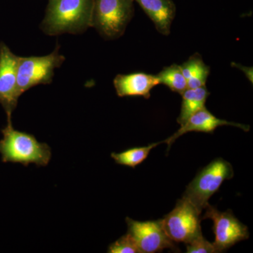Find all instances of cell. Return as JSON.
Returning <instances> with one entry per match:
<instances>
[{
  "label": "cell",
  "mask_w": 253,
  "mask_h": 253,
  "mask_svg": "<svg viewBox=\"0 0 253 253\" xmlns=\"http://www.w3.org/2000/svg\"><path fill=\"white\" fill-rule=\"evenodd\" d=\"M234 174L230 163L222 158H217L198 173L186 187L182 198L202 212L209 204V199L218 191L222 183L231 179Z\"/></svg>",
  "instance_id": "cell-4"
},
{
  "label": "cell",
  "mask_w": 253,
  "mask_h": 253,
  "mask_svg": "<svg viewBox=\"0 0 253 253\" xmlns=\"http://www.w3.org/2000/svg\"><path fill=\"white\" fill-rule=\"evenodd\" d=\"M1 132L0 154L2 162L21 163L26 167L31 163L42 167L49 164L51 157L49 145L39 142L33 134L16 130L11 121H7Z\"/></svg>",
  "instance_id": "cell-2"
},
{
  "label": "cell",
  "mask_w": 253,
  "mask_h": 253,
  "mask_svg": "<svg viewBox=\"0 0 253 253\" xmlns=\"http://www.w3.org/2000/svg\"><path fill=\"white\" fill-rule=\"evenodd\" d=\"M59 45L51 54L42 56H18L17 89L18 96L39 84L52 83L54 71L61 67L65 56L59 53Z\"/></svg>",
  "instance_id": "cell-5"
},
{
  "label": "cell",
  "mask_w": 253,
  "mask_h": 253,
  "mask_svg": "<svg viewBox=\"0 0 253 253\" xmlns=\"http://www.w3.org/2000/svg\"><path fill=\"white\" fill-rule=\"evenodd\" d=\"M18 56L4 42L0 43V104L11 121V115L17 106V68Z\"/></svg>",
  "instance_id": "cell-9"
},
{
  "label": "cell",
  "mask_w": 253,
  "mask_h": 253,
  "mask_svg": "<svg viewBox=\"0 0 253 253\" xmlns=\"http://www.w3.org/2000/svg\"><path fill=\"white\" fill-rule=\"evenodd\" d=\"M154 23L156 30L163 36H169L176 15L172 0H134Z\"/></svg>",
  "instance_id": "cell-12"
},
{
  "label": "cell",
  "mask_w": 253,
  "mask_h": 253,
  "mask_svg": "<svg viewBox=\"0 0 253 253\" xmlns=\"http://www.w3.org/2000/svg\"><path fill=\"white\" fill-rule=\"evenodd\" d=\"M204 210L206 213L201 219H211L213 221V245L217 253L224 252L240 241L249 239L247 226L241 223L231 211L219 212L210 204Z\"/></svg>",
  "instance_id": "cell-7"
},
{
  "label": "cell",
  "mask_w": 253,
  "mask_h": 253,
  "mask_svg": "<svg viewBox=\"0 0 253 253\" xmlns=\"http://www.w3.org/2000/svg\"><path fill=\"white\" fill-rule=\"evenodd\" d=\"M187 253H216L214 245L207 241L202 234L186 244Z\"/></svg>",
  "instance_id": "cell-18"
},
{
  "label": "cell",
  "mask_w": 253,
  "mask_h": 253,
  "mask_svg": "<svg viewBox=\"0 0 253 253\" xmlns=\"http://www.w3.org/2000/svg\"><path fill=\"white\" fill-rule=\"evenodd\" d=\"M201 214L189 201L179 199L175 207L161 219L165 232L173 242L187 244L202 234Z\"/></svg>",
  "instance_id": "cell-6"
},
{
  "label": "cell",
  "mask_w": 253,
  "mask_h": 253,
  "mask_svg": "<svg viewBox=\"0 0 253 253\" xmlns=\"http://www.w3.org/2000/svg\"><path fill=\"white\" fill-rule=\"evenodd\" d=\"M160 84H165L174 92L182 94L187 89V82L180 65L172 64L163 68L157 75Z\"/></svg>",
  "instance_id": "cell-16"
},
{
  "label": "cell",
  "mask_w": 253,
  "mask_h": 253,
  "mask_svg": "<svg viewBox=\"0 0 253 253\" xmlns=\"http://www.w3.org/2000/svg\"><path fill=\"white\" fill-rule=\"evenodd\" d=\"M163 143H164L163 141L152 143L146 146L131 148L121 153H112L111 155V158L118 165L134 168L144 162L149 156L151 150Z\"/></svg>",
  "instance_id": "cell-15"
},
{
  "label": "cell",
  "mask_w": 253,
  "mask_h": 253,
  "mask_svg": "<svg viewBox=\"0 0 253 253\" xmlns=\"http://www.w3.org/2000/svg\"><path fill=\"white\" fill-rule=\"evenodd\" d=\"M180 67L187 82L188 88L196 89L206 86L211 68L205 63L201 55L196 53L190 56Z\"/></svg>",
  "instance_id": "cell-13"
},
{
  "label": "cell",
  "mask_w": 253,
  "mask_h": 253,
  "mask_svg": "<svg viewBox=\"0 0 253 253\" xmlns=\"http://www.w3.org/2000/svg\"><path fill=\"white\" fill-rule=\"evenodd\" d=\"M224 126H236L245 131L250 130V126L247 125L240 124V123L229 122L226 120L219 119L214 116L212 113L210 112L206 106L199 110L197 112L189 118L184 125L176 131L172 136H169L163 142L168 145V149H169L173 143L174 142L183 134L191 131L197 132L213 133L217 127Z\"/></svg>",
  "instance_id": "cell-10"
},
{
  "label": "cell",
  "mask_w": 253,
  "mask_h": 253,
  "mask_svg": "<svg viewBox=\"0 0 253 253\" xmlns=\"http://www.w3.org/2000/svg\"><path fill=\"white\" fill-rule=\"evenodd\" d=\"M134 0H94L91 27L106 40L123 36L134 13Z\"/></svg>",
  "instance_id": "cell-3"
},
{
  "label": "cell",
  "mask_w": 253,
  "mask_h": 253,
  "mask_svg": "<svg viewBox=\"0 0 253 253\" xmlns=\"http://www.w3.org/2000/svg\"><path fill=\"white\" fill-rule=\"evenodd\" d=\"M94 0H49L41 31L49 36L80 35L91 27Z\"/></svg>",
  "instance_id": "cell-1"
},
{
  "label": "cell",
  "mask_w": 253,
  "mask_h": 253,
  "mask_svg": "<svg viewBox=\"0 0 253 253\" xmlns=\"http://www.w3.org/2000/svg\"><path fill=\"white\" fill-rule=\"evenodd\" d=\"M180 114L176 121L182 126L192 115L206 106L210 92L206 86L196 89L187 88L182 94Z\"/></svg>",
  "instance_id": "cell-14"
},
{
  "label": "cell",
  "mask_w": 253,
  "mask_h": 253,
  "mask_svg": "<svg viewBox=\"0 0 253 253\" xmlns=\"http://www.w3.org/2000/svg\"><path fill=\"white\" fill-rule=\"evenodd\" d=\"M109 253H140L135 241L128 233L110 245Z\"/></svg>",
  "instance_id": "cell-17"
},
{
  "label": "cell",
  "mask_w": 253,
  "mask_h": 253,
  "mask_svg": "<svg viewBox=\"0 0 253 253\" xmlns=\"http://www.w3.org/2000/svg\"><path fill=\"white\" fill-rule=\"evenodd\" d=\"M127 233L135 241L140 253L162 252L165 249L176 250L174 242L163 229L161 219L136 221L126 218Z\"/></svg>",
  "instance_id": "cell-8"
},
{
  "label": "cell",
  "mask_w": 253,
  "mask_h": 253,
  "mask_svg": "<svg viewBox=\"0 0 253 253\" xmlns=\"http://www.w3.org/2000/svg\"><path fill=\"white\" fill-rule=\"evenodd\" d=\"M234 63V64H232L233 66H236V68L241 70L249 78V81L253 83V68L246 67V66H242V65L239 64V63Z\"/></svg>",
  "instance_id": "cell-19"
},
{
  "label": "cell",
  "mask_w": 253,
  "mask_h": 253,
  "mask_svg": "<svg viewBox=\"0 0 253 253\" xmlns=\"http://www.w3.org/2000/svg\"><path fill=\"white\" fill-rule=\"evenodd\" d=\"M159 84L156 75L145 73L118 74L113 80V85L120 97L143 96L149 99L151 91Z\"/></svg>",
  "instance_id": "cell-11"
}]
</instances>
